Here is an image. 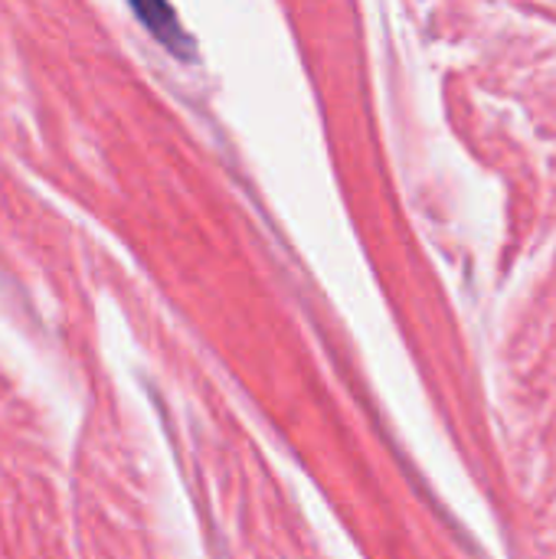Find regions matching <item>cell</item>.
<instances>
[{"label":"cell","instance_id":"cell-1","mask_svg":"<svg viewBox=\"0 0 556 559\" xmlns=\"http://www.w3.org/2000/svg\"><path fill=\"white\" fill-rule=\"evenodd\" d=\"M134 13L144 20V26L167 46V49H174L177 56H187L184 49H190V39H184V33H180V26H177V16H174V10L170 7H164V3H151V7H144V3H138L134 7Z\"/></svg>","mask_w":556,"mask_h":559}]
</instances>
